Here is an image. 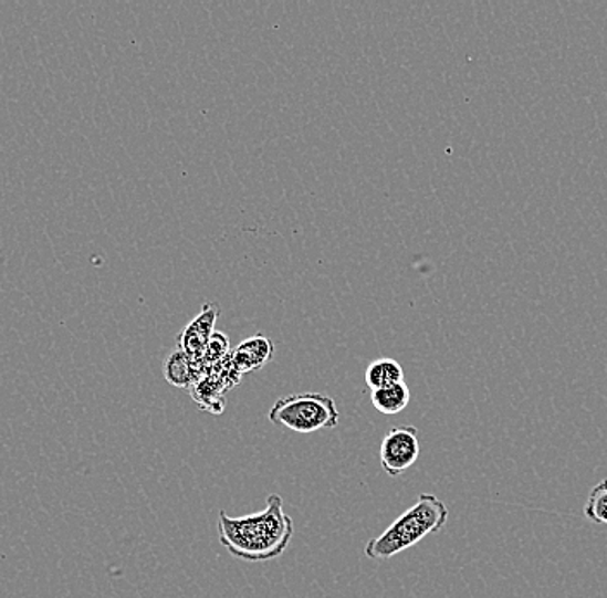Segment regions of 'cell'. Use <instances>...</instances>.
Here are the masks:
<instances>
[{
  "instance_id": "6da1fadb",
  "label": "cell",
  "mask_w": 607,
  "mask_h": 598,
  "mask_svg": "<svg viewBox=\"0 0 607 598\" xmlns=\"http://www.w3.org/2000/svg\"><path fill=\"white\" fill-rule=\"evenodd\" d=\"M218 535L231 556L248 563H268L285 554L294 536V521L283 511V499L271 493L261 513L230 517L220 513Z\"/></svg>"
},
{
  "instance_id": "7a4b0ae2",
  "label": "cell",
  "mask_w": 607,
  "mask_h": 598,
  "mask_svg": "<svg viewBox=\"0 0 607 598\" xmlns=\"http://www.w3.org/2000/svg\"><path fill=\"white\" fill-rule=\"evenodd\" d=\"M447 520L449 508L446 502L431 493H421L412 507L397 517L380 536L366 544V557L373 560L393 559L400 552L418 545L428 535L439 533Z\"/></svg>"
},
{
  "instance_id": "3957f363",
  "label": "cell",
  "mask_w": 607,
  "mask_h": 598,
  "mask_svg": "<svg viewBox=\"0 0 607 598\" xmlns=\"http://www.w3.org/2000/svg\"><path fill=\"white\" fill-rule=\"evenodd\" d=\"M268 418L276 427L307 434L320 430H334L341 422V412L332 397L306 391L276 400Z\"/></svg>"
},
{
  "instance_id": "277c9868",
  "label": "cell",
  "mask_w": 607,
  "mask_h": 598,
  "mask_svg": "<svg viewBox=\"0 0 607 598\" xmlns=\"http://www.w3.org/2000/svg\"><path fill=\"white\" fill-rule=\"evenodd\" d=\"M419 437L415 427H394L385 434L380 447V462L388 476H400L419 458Z\"/></svg>"
},
{
  "instance_id": "5b68a950",
  "label": "cell",
  "mask_w": 607,
  "mask_h": 598,
  "mask_svg": "<svg viewBox=\"0 0 607 598\" xmlns=\"http://www.w3.org/2000/svg\"><path fill=\"white\" fill-rule=\"evenodd\" d=\"M218 316H220V307L211 304V302H206L199 316L180 335L178 344H180L181 353L187 354L190 359L202 360L206 347H208L209 340L214 335Z\"/></svg>"
},
{
  "instance_id": "8992f818",
  "label": "cell",
  "mask_w": 607,
  "mask_h": 598,
  "mask_svg": "<svg viewBox=\"0 0 607 598\" xmlns=\"http://www.w3.org/2000/svg\"><path fill=\"white\" fill-rule=\"evenodd\" d=\"M273 353V342L259 333L255 337L248 338L239 345V348L231 356V366L240 375L258 371V369L263 368L268 360H271Z\"/></svg>"
},
{
  "instance_id": "52a82bcc",
  "label": "cell",
  "mask_w": 607,
  "mask_h": 598,
  "mask_svg": "<svg viewBox=\"0 0 607 598\" xmlns=\"http://www.w3.org/2000/svg\"><path fill=\"white\" fill-rule=\"evenodd\" d=\"M199 363L202 360L190 359L180 348L169 354L165 363V378L172 387L189 388L199 378Z\"/></svg>"
},
{
  "instance_id": "ba28073f",
  "label": "cell",
  "mask_w": 607,
  "mask_h": 598,
  "mask_svg": "<svg viewBox=\"0 0 607 598\" xmlns=\"http://www.w3.org/2000/svg\"><path fill=\"white\" fill-rule=\"evenodd\" d=\"M409 400H411V391H409L406 381L393 385V387L371 390L373 407L381 415H399L409 406Z\"/></svg>"
},
{
  "instance_id": "9c48e42d",
  "label": "cell",
  "mask_w": 607,
  "mask_h": 598,
  "mask_svg": "<svg viewBox=\"0 0 607 598\" xmlns=\"http://www.w3.org/2000/svg\"><path fill=\"white\" fill-rule=\"evenodd\" d=\"M365 379L366 385L371 390L393 387V385L402 384L404 369L397 360L380 357V359L373 360L369 364L365 373Z\"/></svg>"
},
{
  "instance_id": "30bf717a",
  "label": "cell",
  "mask_w": 607,
  "mask_h": 598,
  "mask_svg": "<svg viewBox=\"0 0 607 598\" xmlns=\"http://www.w3.org/2000/svg\"><path fill=\"white\" fill-rule=\"evenodd\" d=\"M584 514L594 523L607 524V480L590 490Z\"/></svg>"
},
{
  "instance_id": "8fae6325",
  "label": "cell",
  "mask_w": 607,
  "mask_h": 598,
  "mask_svg": "<svg viewBox=\"0 0 607 598\" xmlns=\"http://www.w3.org/2000/svg\"><path fill=\"white\" fill-rule=\"evenodd\" d=\"M228 345H230V342H228L227 335L221 332H214L211 340H209L208 347H206L202 363L212 364L216 363V360L223 359L228 354Z\"/></svg>"
}]
</instances>
